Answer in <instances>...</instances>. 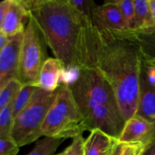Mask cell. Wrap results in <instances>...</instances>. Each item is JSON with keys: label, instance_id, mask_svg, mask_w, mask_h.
I'll return each instance as SVG.
<instances>
[{"label": "cell", "instance_id": "cell-1", "mask_svg": "<svg viewBox=\"0 0 155 155\" xmlns=\"http://www.w3.org/2000/svg\"><path fill=\"white\" fill-rule=\"evenodd\" d=\"M86 68L98 70L116 95L123 117L136 115L143 57L130 30L98 28L89 18L86 24Z\"/></svg>", "mask_w": 155, "mask_h": 155}, {"label": "cell", "instance_id": "cell-2", "mask_svg": "<svg viewBox=\"0 0 155 155\" xmlns=\"http://www.w3.org/2000/svg\"><path fill=\"white\" fill-rule=\"evenodd\" d=\"M34 20L45 43L66 71L86 68V24L89 18L68 0H21Z\"/></svg>", "mask_w": 155, "mask_h": 155}, {"label": "cell", "instance_id": "cell-3", "mask_svg": "<svg viewBox=\"0 0 155 155\" xmlns=\"http://www.w3.org/2000/svg\"><path fill=\"white\" fill-rule=\"evenodd\" d=\"M86 124L87 131L100 130L119 139L126 120L113 88L93 68L80 69L68 83Z\"/></svg>", "mask_w": 155, "mask_h": 155}, {"label": "cell", "instance_id": "cell-4", "mask_svg": "<svg viewBox=\"0 0 155 155\" xmlns=\"http://www.w3.org/2000/svg\"><path fill=\"white\" fill-rule=\"evenodd\" d=\"M87 131L84 119L69 86L62 83L41 129L42 136L52 139H74Z\"/></svg>", "mask_w": 155, "mask_h": 155}, {"label": "cell", "instance_id": "cell-5", "mask_svg": "<svg viewBox=\"0 0 155 155\" xmlns=\"http://www.w3.org/2000/svg\"><path fill=\"white\" fill-rule=\"evenodd\" d=\"M58 91L59 88L54 92L37 88L27 107L14 118L12 138L20 148L42 137V126Z\"/></svg>", "mask_w": 155, "mask_h": 155}, {"label": "cell", "instance_id": "cell-6", "mask_svg": "<svg viewBox=\"0 0 155 155\" xmlns=\"http://www.w3.org/2000/svg\"><path fill=\"white\" fill-rule=\"evenodd\" d=\"M43 38L33 18L30 16L23 35L20 53L19 82L34 85L45 58Z\"/></svg>", "mask_w": 155, "mask_h": 155}, {"label": "cell", "instance_id": "cell-7", "mask_svg": "<svg viewBox=\"0 0 155 155\" xmlns=\"http://www.w3.org/2000/svg\"><path fill=\"white\" fill-rule=\"evenodd\" d=\"M24 32L9 39L0 54V92L12 80L19 81L20 53Z\"/></svg>", "mask_w": 155, "mask_h": 155}, {"label": "cell", "instance_id": "cell-8", "mask_svg": "<svg viewBox=\"0 0 155 155\" xmlns=\"http://www.w3.org/2000/svg\"><path fill=\"white\" fill-rule=\"evenodd\" d=\"M155 139V124L138 116L127 120L118 139L120 143L140 142L145 146Z\"/></svg>", "mask_w": 155, "mask_h": 155}, {"label": "cell", "instance_id": "cell-9", "mask_svg": "<svg viewBox=\"0 0 155 155\" xmlns=\"http://www.w3.org/2000/svg\"><path fill=\"white\" fill-rule=\"evenodd\" d=\"M92 22L98 28L117 31L129 30L122 13L114 0L105 1L103 5H97L92 14Z\"/></svg>", "mask_w": 155, "mask_h": 155}, {"label": "cell", "instance_id": "cell-10", "mask_svg": "<svg viewBox=\"0 0 155 155\" xmlns=\"http://www.w3.org/2000/svg\"><path fill=\"white\" fill-rule=\"evenodd\" d=\"M135 116L155 124V86L148 79L144 61L140 76L137 110Z\"/></svg>", "mask_w": 155, "mask_h": 155}, {"label": "cell", "instance_id": "cell-11", "mask_svg": "<svg viewBox=\"0 0 155 155\" xmlns=\"http://www.w3.org/2000/svg\"><path fill=\"white\" fill-rule=\"evenodd\" d=\"M30 18L28 11L21 0H10L0 33L11 38L23 33Z\"/></svg>", "mask_w": 155, "mask_h": 155}, {"label": "cell", "instance_id": "cell-12", "mask_svg": "<svg viewBox=\"0 0 155 155\" xmlns=\"http://www.w3.org/2000/svg\"><path fill=\"white\" fill-rule=\"evenodd\" d=\"M64 72L65 67L60 60L48 58L39 71L35 86L48 92H54L60 87Z\"/></svg>", "mask_w": 155, "mask_h": 155}, {"label": "cell", "instance_id": "cell-13", "mask_svg": "<svg viewBox=\"0 0 155 155\" xmlns=\"http://www.w3.org/2000/svg\"><path fill=\"white\" fill-rule=\"evenodd\" d=\"M118 139L100 130H93L85 139L84 155H110Z\"/></svg>", "mask_w": 155, "mask_h": 155}, {"label": "cell", "instance_id": "cell-14", "mask_svg": "<svg viewBox=\"0 0 155 155\" xmlns=\"http://www.w3.org/2000/svg\"><path fill=\"white\" fill-rule=\"evenodd\" d=\"M138 42L145 61L155 58V26L139 30H130Z\"/></svg>", "mask_w": 155, "mask_h": 155}, {"label": "cell", "instance_id": "cell-15", "mask_svg": "<svg viewBox=\"0 0 155 155\" xmlns=\"http://www.w3.org/2000/svg\"><path fill=\"white\" fill-rule=\"evenodd\" d=\"M135 5L134 29L139 30L152 27L149 0H133Z\"/></svg>", "mask_w": 155, "mask_h": 155}, {"label": "cell", "instance_id": "cell-16", "mask_svg": "<svg viewBox=\"0 0 155 155\" xmlns=\"http://www.w3.org/2000/svg\"><path fill=\"white\" fill-rule=\"evenodd\" d=\"M37 88L32 84L22 85L14 100L12 109L14 118L27 107Z\"/></svg>", "mask_w": 155, "mask_h": 155}, {"label": "cell", "instance_id": "cell-17", "mask_svg": "<svg viewBox=\"0 0 155 155\" xmlns=\"http://www.w3.org/2000/svg\"><path fill=\"white\" fill-rule=\"evenodd\" d=\"M64 139L45 137L37 141L36 146L27 155H56L55 153Z\"/></svg>", "mask_w": 155, "mask_h": 155}, {"label": "cell", "instance_id": "cell-18", "mask_svg": "<svg viewBox=\"0 0 155 155\" xmlns=\"http://www.w3.org/2000/svg\"><path fill=\"white\" fill-rule=\"evenodd\" d=\"M13 102H11L0 113V139H12V132L14 117L12 114Z\"/></svg>", "mask_w": 155, "mask_h": 155}, {"label": "cell", "instance_id": "cell-19", "mask_svg": "<svg viewBox=\"0 0 155 155\" xmlns=\"http://www.w3.org/2000/svg\"><path fill=\"white\" fill-rule=\"evenodd\" d=\"M22 86V84L18 80L11 81L0 92V113L11 102L15 100L18 91Z\"/></svg>", "mask_w": 155, "mask_h": 155}, {"label": "cell", "instance_id": "cell-20", "mask_svg": "<svg viewBox=\"0 0 155 155\" xmlns=\"http://www.w3.org/2000/svg\"><path fill=\"white\" fill-rule=\"evenodd\" d=\"M119 7L129 30L134 29L135 5L133 0H114Z\"/></svg>", "mask_w": 155, "mask_h": 155}, {"label": "cell", "instance_id": "cell-21", "mask_svg": "<svg viewBox=\"0 0 155 155\" xmlns=\"http://www.w3.org/2000/svg\"><path fill=\"white\" fill-rule=\"evenodd\" d=\"M68 2L81 15L92 18V14L96 5L92 0H68Z\"/></svg>", "mask_w": 155, "mask_h": 155}, {"label": "cell", "instance_id": "cell-22", "mask_svg": "<svg viewBox=\"0 0 155 155\" xmlns=\"http://www.w3.org/2000/svg\"><path fill=\"white\" fill-rule=\"evenodd\" d=\"M84 142L83 135L76 136L73 139L72 143L61 154L57 155H84Z\"/></svg>", "mask_w": 155, "mask_h": 155}, {"label": "cell", "instance_id": "cell-23", "mask_svg": "<svg viewBox=\"0 0 155 155\" xmlns=\"http://www.w3.org/2000/svg\"><path fill=\"white\" fill-rule=\"evenodd\" d=\"M145 147L140 142L120 143V155H142Z\"/></svg>", "mask_w": 155, "mask_h": 155}, {"label": "cell", "instance_id": "cell-24", "mask_svg": "<svg viewBox=\"0 0 155 155\" xmlns=\"http://www.w3.org/2000/svg\"><path fill=\"white\" fill-rule=\"evenodd\" d=\"M20 147L12 139H0V155H17Z\"/></svg>", "mask_w": 155, "mask_h": 155}, {"label": "cell", "instance_id": "cell-25", "mask_svg": "<svg viewBox=\"0 0 155 155\" xmlns=\"http://www.w3.org/2000/svg\"><path fill=\"white\" fill-rule=\"evenodd\" d=\"M9 2H10V0L0 1V30H1L2 25V23L3 21H4L7 9L8 8Z\"/></svg>", "mask_w": 155, "mask_h": 155}, {"label": "cell", "instance_id": "cell-26", "mask_svg": "<svg viewBox=\"0 0 155 155\" xmlns=\"http://www.w3.org/2000/svg\"><path fill=\"white\" fill-rule=\"evenodd\" d=\"M142 155H155V139L145 147Z\"/></svg>", "mask_w": 155, "mask_h": 155}, {"label": "cell", "instance_id": "cell-27", "mask_svg": "<svg viewBox=\"0 0 155 155\" xmlns=\"http://www.w3.org/2000/svg\"><path fill=\"white\" fill-rule=\"evenodd\" d=\"M145 65H146L147 74H148V79L155 86V68L148 66L146 64H145Z\"/></svg>", "mask_w": 155, "mask_h": 155}, {"label": "cell", "instance_id": "cell-28", "mask_svg": "<svg viewBox=\"0 0 155 155\" xmlns=\"http://www.w3.org/2000/svg\"><path fill=\"white\" fill-rule=\"evenodd\" d=\"M9 39L10 38L7 37L6 36H5L4 34L0 33V54H1L2 51H3L5 48L6 45H8L9 42Z\"/></svg>", "mask_w": 155, "mask_h": 155}, {"label": "cell", "instance_id": "cell-29", "mask_svg": "<svg viewBox=\"0 0 155 155\" xmlns=\"http://www.w3.org/2000/svg\"><path fill=\"white\" fill-rule=\"evenodd\" d=\"M149 6L153 27V26H155V0H149Z\"/></svg>", "mask_w": 155, "mask_h": 155}, {"label": "cell", "instance_id": "cell-30", "mask_svg": "<svg viewBox=\"0 0 155 155\" xmlns=\"http://www.w3.org/2000/svg\"><path fill=\"white\" fill-rule=\"evenodd\" d=\"M110 155H120V143L119 142L115 145Z\"/></svg>", "mask_w": 155, "mask_h": 155}, {"label": "cell", "instance_id": "cell-31", "mask_svg": "<svg viewBox=\"0 0 155 155\" xmlns=\"http://www.w3.org/2000/svg\"><path fill=\"white\" fill-rule=\"evenodd\" d=\"M145 63L148 66L151 67V68H155V58H154L151 59V60L148 61H145Z\"/></svg>", "mask_w": 155, "mask_h": 155}]
</instances>
